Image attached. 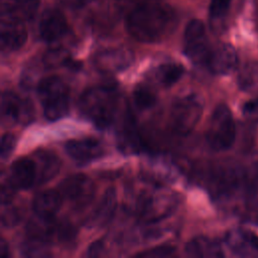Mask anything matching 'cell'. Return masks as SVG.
<instances>
[{
  "mask_svg": "<svg viewBox=\"0 0 258 258\" xmlns=\"http://www.w3.org/2000/svg\"><path fill=\"white\" fill-rule=\"evenodd\" d=\"M176 24L175 11L159 1L145 2L127 11L128 33L141 42H155L169 34Z\"/></svg>",
  "mask_w": 258,
  "mask_h": 258,
  "instance_id": "obj_1",
  "label": "cell"
},
{
  "mask_svg": "<svg viewBox=\"0 0 258 258\" xmlns=\"http://www.w3.org/2000/svg\"><path fill=\"white\" fill-rule=\"evenodd\" d=\"M82 114L100 128L108 127L114 120L118 106V93L113 86L87 89L80 98Z\"/></svg>",
  "mask_w": 258,
  "mask_h": 258,
  "instance_id": "obj_2",
  "label": "cell"
},
{
  "mask_svg": "<svg viewBox=\"0 0 258 258\" xmlns=\"http://www.w3.org/2000/svg\"><path fill=\"white\" fill-rule=\"evenodd\" d=\"M37 93L47 120L55 121L68 114L69 90L61 79L55 76L42 79L37 85Z\"/></svg>",
  "mask_w": 258,
  "mask_h": 258,
  "instance_id": "obj_3",
  "label": "cell"
},
{
  "mask_svg": "<svg viewBox=\"0 0 258 258\" xmlns=\"http://www.w3.org/2000/svg\"><path fill=\"white\" fill-rule=\"evenodd\" d=\"M203 101L201 97L189 94L177 98L170 109L169 124L171 129L179 134L190 133L203 115Z\"/></svg>",
  "mask_w": 258,
  "mask_h": 258,
  "instance_id": "obj_4",
  "label": "cell"
},
{
  "mask_svg": "<svg viewBox=\"0 0 258 258\" xmlns=\"http://www.w3.org/2000/svg\"><path fill=\"white\" fill-rule=\"evenodd\" d=\"M207 141L217 151L229 149L236 138V126L230 109L221 104L215 108L207 130Z\"/></svg>",
  "mask_w": 258,
  "mask_h": 258,
  "instance_id": "obj_5",
  "label": "cell"
},
{
  "mask_svg": "<svg viewBox=\"0 0 258 258\" xmlns=\"http://www.w3.org/2000/svg\"><path fill=\"white\" fill-rule=\"evenodd\" d=\"M177 205L174 194L164 188H157L143 195L138 202V211L141 220L146 224L160 222L171 214Z\"/></svg>",
  "mask_w": 258,
  "mask_h": 258,
  "instance_id": "obj_6",
  "label": "cell"
},
{
  "mask_svg": "<svg viewBox=\"0 0 258 258\" xmlns=\"http://www.w3.org/2000/svg\"><path fill=\"white\" fill-rule=\"evenodd\" d=\"M212 48L209 44L204 23L199 19L190 20L184 30V53L196 64L207 66Z\"/></svg>",
  "mask_w": 258,
  "mask_h": 258,
  "instance_id": "obj_7",
  "label": "cell"
},
{
  "mask_svg": "<svg viewBox=\"0 0 258 258\" xmlns=\"http://www.w3.org/2000/svg\"><path fill=\"white\" fill-rule=\"evenodd\" d=\"M95 189L93 180L83 173L71 175L59 184V192L62 198L78 208L88 205L93 200Z\"/></svg>",
  "mask_w": 258,
  "mask_h": 258,
  "instance_id": "obj_8",
  "label": "cell"
},
{
  "mask_svg": "<svg viewBox=\"0 0 258 258\" xmlns=\"http://www.w3.org/2000/svg\"><path fill=\"white\" fill-rule=\"evenodd\" d=\"M1 116L4 121L27 124L33 117L32 103L21 99L13 92H3L1 95Z\"/></svg>",
  "mask_w": 258,
  "mask_h": 258,
  "instance_id": "obj_9",
  "label": "cell"
},
{
  "mask_svg": "<svg viewBox=\"0 0 258 258\" xmlns=\"http://www.w3.org/2000/svg\"><path fill=\"white\" fill-rule=\"evenodd\" d=\"M27 39V30L24 21L1 15L0 44L2 51H13L19 49Z\"/></svg>",
  "mask_w": 258,
  "mask_h": 258,
  "instance_id": "obj_10",
  "label": "cell"
},
{
  "mask_svg": "<svg viewBox=\"0 0 258 258\" xmlns=\"http://www.w3.org/2000/svg\"><path fill=\"white\" fill-rule=\"evenodd\" d=\"M38 30L40 37L44 41L54 42L68 32L69 24L60 10L49 8L42 13Z\"/></svg>",
  "mask_w": 258,
  "mask_h": 258,
  "instance_id": "obj_11",
  "label": "cell"
},
{
  "mask_svg": "<svg viewBox=\"0 0 258 258\" xmlns=\"http://www.w3.org/2000/svg\"><path fill=\"white\" fill-rule=\"evenodd\" d=\"M134 59L131 50L125 48H112L99 52L95 56V64L102 72L115 73L128 68Z\"/></svg>",
  "mask_w": 258,
  "mask_h": 258,
  "instance_id": "obj_12",
  "label": "cell"
},
{
  "mask_svg": "<svg viewBox=\"0 0 258 258\" xmlns=\"http://www.w3.org/2000/svg\"><path fill=\"white\" fill-rule=\"evenodd\" d=\"M238 63V55L235 48L228 43L220 44L212 49L207 67L216 75H227L233 72Z\"/></svg>",
  "mask_w": 258,
  "mask_h": 258,
  "instance_id": "obj_13",
  "label": "cell"
},
{
  "mask_svg": "<svg viewBox=\"0 0 258 258\" xmlns=\"http://www.w3.org/2000/svg\"><path fill=\"white\" fill-rule=\"evenodd\" d=\"M67 153L77 161L88 162L104 154L102 143L94 138L74 139L66 143Z\"/></svg>",
  "mask_w": 258,
  "mask_h": 258,
  "instance_id": "obj_14",
  "label": "cell"
},
{
  "mask_svg": "<svg viewBox=\"0 0 258 258\" xmlns=\"http://www.w3.org/2000/svg\"><path fill=\"white\" fill-rule=\"evenodd\" d=\"M229 248L240 256H258V235L245 229H235L227 234Z\"/></svg>",
  "mask_w": 258,
  "mask_h": 258,
  "instance_id": "obj_15",
  "label": "cell"
},
{
  "mask_svg": "<svg viewBox=\"0 0 258 258\" xmlns=\"http://www.w3.org/2000/svg\"><path fill=\"white\" fill-rule=\"evenodd\" d=\"M36 164L32 157H21L10 167L9 179L17 188H28L36 184Z\"/></svg>",
  "mask_w": 258,
  "mask_h": 258,
  "instance_id": "obj_16",
  "label": "cell"
},
{
  "mask_svg": "<svg viewBox=\"0 0 258 258\" xmlns=\"http://www.w3.org/2000/svg\"><path fill=\"white\" fill-rule=\"evenodd\" d=\"M117 206V197L114 188H108L97 207L89 216L86 225L88 227H103L113 217Z\"/></svg>",
  "mask_w": 258,
  "mask_h": 258,
  "instance_id": "obj_17",
  "label": "cell"
},
{
  "mask_svg": "<svg viewBox=\"0 0 258 258\" xmlns=\"http://www.w3.org/2000/svg\"><path fill=\"white\" fill-rule=\"evenodd\" d=\"M32 158L36 164V184L44 183L52 179L58 173L60 160L52 152L40 150L35 152Z\"/></svg>",
  "mask_w": 258,
  "mask_h": 258,
  "instance_id": "obj_18",
  "label": "cell"
},
{
  "mask_svg": "<svg viewBox=\"0 0 258 258\" xmlns=\"http://www.w3.org/2000/svg\"><path fill=\"white\" fill-rule=\"evenodd\" d=\"M62 196L59 191L47 189L38 192L32 201V209L36 215L54 217L62 204Z\"/></svg>",
  "mask_w": 258,
  "mask_h": 258,
  "instance_id": "obj_19",
  "label": "cell"
},
{
  "mask_svg": "<svg viewBox=\"0 0 258 258\" xmlns=\"http://www.w3.org/2000/svg\"><path fill=\"white\" fill-rule=\"evenodd\" d=\"M38 6L39 0H1V15L25 21L34 17Z\"/></svg>",
  "mask_w": 258,
  "mask_h": 258,
  "instance_id": "obj_20",
  "label": "cell"
},
{
  "mask_svg": "<svg viewBox=\"0 0 258 258\" xmlns=\"http://www.w3.org/2000/svg\"><path fill=\"white\" fill-rule=\"evenodd\" d=\"M118 140L120 149L124 152H138L143 147L141 137L139 136L135 122L130 114H127L124 119L122 129L118 135Z\"/></svg>",
  "mask_w": 258,
  "mask_h": 258,
  "instance_id": "obj_21",
  "label": "cell"
},
{
  "mask_svg": "<svg viewBox=\"0 0 258 258\" xmlns=\"http://www.w3.org/2000/svg\"><path fill=\"white\" fill-rule=\"evenodd\" d=\"M185 252L190 257H222L224 253L221 245L208 237L199 236L187 242Z\"/></svg>",
  "mask_w": 258,
  "mask_h": 258,
  "instance_id": "obj_22",
  "label": "cell"
},
{
  "mask_svg": "<svg viewBox=\"0 0 258 258\" xmlns=\"http://www.w3.org/2000/svg\"><path fill=\"white\" fill-rule=\"evenodd\" d=\"M58 224L53 217H43L35 214V217L31 218L26 226L28 237L49 241L50 238L56 236Z\"/></svg>",
  "mask_w": 258,
  "mask_h": 258,
  "instance_id": "obj_23",
  "label": "cell"
},
{
  "mask_svg": "<svg viewBox=\"0 0 258 258\" xmlns=\"http://www.w3.org/2000/svg\"><path fill=\"white\" fill-rule=\"evenodd\" d=\"M184 69L178 63H164L155 71V78L159 85L170 87L175 84L183 75Z\"/></svg>",
  "mask_w": 258,
  "mask_h": 258,
  "instance_id": "obj_24",
  "label": "cell"
},
{
  "mask_svg": "<svg viewBox=\"0 0 258 258\" xmlns=\"http://www.w3.org/2000/svg\"><path fill=\"white\" fill-rule=\"evenodd\" d=\"M238 84L244 91L258 89V62H249L244 66L239 73Z\"/></svg>",
  "mask_w": 258,
  "mask_h": 258,
  "instance_id": "obj_25",
  "label": "cell"
},
{
  "mask_svg": "<svg viewBox=\"0 0 258 258\" xmlns=\"http://www.w3.org/2000/svg\"><path fill=\"white\" fill-rule=\"evenodd\" d=\"M21 254L25 257H48L50 256L49 249H48V242L37 239V238H32L28 237V239L23 242L21 246Z\"/></svg>",
  "mask_w": 258,
  "mask_h": 258,
  "instance_id": "obj_26",
  "label": "cell"
},
{
  "mask_svg": "<svg viewBox=\"0 0 258 258\" xmlns=\"http://www.w3.org/2000/svg\"><path fill=\"white\" fill-rule=\"evenodd\" d=\"M133 100L137 108L144 110L152 107L155 104L156 96L150 88L139 85L134 90Z\"/></svg>",
  "mask_w": 258,
  "mask_h": 258,
  "instance_id": "obj_27",
  "label": "cell"
},
{
  "mask_svg": "<svg viewBox=\"0 0 258 258\" xmlns=\"http://www.w3.org/2000/svg\"><path fill=\"white\" fill-rule=\"evenodd\" d=\"M69 53L62 48H52L47 51L43 57V63L46 68L52 69L58 66H67L70 60Z\"/></svg>",
  "mask_w": 258,
  "mask_h": 258,
  "instance_id": "obj_28",
  "label": "cell"
},
{
  "mask_svg": "<svg viewBox=\"0 0 258 258\" xmlns=\"http://www.w3.org/2000/svg\"><path fill=\"white\" fill-rule=\"evenodd\" d=\"M231 5V0H211L209 15L212 22H221L227 16Z\"/></svg>",
  "mask_w": 258,
  "mask_h": 258,
  "instance_id": "obj_29",
  "label": "cell"
},
{
  "mask_svg": "<svg viewBox=\"0 0 258 258\" xmlns=\"http://www.w3.org/2000/svg\"><path fill=\"white\" fill-rule=\"evenodd\" d=\"M4 205L5 206L2 205L1 223L5 227H11L19 221L20 215L18 211L15 208L9 206V204H4Z\"/></svg>",
  "mask_w": 258,
  "mask_h": 258,
  "instance_id": "obj_30",
  "label": "cell"
},
{
  "mask_svg": "<svg viewBox=\"0 0 258 258\" xmlns=\"http://www.w3.org/2000/svg\"><path fill=\"white\" fill-rule=\"evenodd\" d=\"M175 252V247L170 245L157 246L142 253H138L136 256L139 257H169Z\"/></svg>",
  "mask_w": 258,
  "mask_h": 258,
  "instance_id": "obj_31",
  "label": "cell"
},
{
  "mask_svg": "<svg viewBox=\"0 0 258 258\" xmlns=\"http://www.w3.org/2000/svg\"><path fill=\"white\" fill-rule=\"evenodd\" d=\"M16 145V137L11 133H5L1 138V159H7L13 152Z\"/></svg>",
  "mask_w": 258,
  "mask_h": 258,
  "instance_id": "obj_32",
  "label": "cell"
},
{
  "mask_svg": "<svg viewBox=\"0 0 258 258\" xmlns=\"http://www.w3.org/2000/svg\"><path fill=\"white\" fill-rule=\"evenodd\" d=\"M17 187L8 178H3L1 182V204H10L15 196V190Z\"/></svg>",
  "mask_w": 258,
  "mask_h": 258,
  "instance_id": "obj_33",
  "label": "cell"
},
{
  "mask_svg": "<svg viewBox=\"0 0 258 258\" xmlns=\"http://www.w3.org/2000/svg\"><path fill=\"white\" fill-rule=\"evenodd\" d=\"M243 114L250 121H258V94L244 104Z\"/></svg>",
  "mask_w": 258,
  "mask_h": 258,
  "instance_id": "obj_34",
  "label": "cell"
},
{
  "mask_svg": "<svg viewBox=\"0 0 258 258\" xmlns=\"http://www.w3.org/2000/svg\"><path fill=\"white\" fill-rule=\"evenodd\" d=\"M76 236V231L73 227V225L63 222L58 224L57 226V232H56V237L58 238L59 241L61 242H70L74 239Z\"/></svg>",
  "mask_w": 258,
  "mask_h": 258,
  "instance_id": "obj_35",
  "label": "cell"
},
{
  "mask_svg": "<svg viewBox=\"0 0 258 258\" xmlns=\"http://www.w3.org/2000/svg\"><path fill=\"white\" fill-rule=\"evenodd\" d=\"M104 253H105V250H104L103 243L101 241H95L88 248L86 256H89V257H99V256H103Z\"/></svg>",
  "mask_w": 258,
  "mask_h": 258,
  "instance_id": "obj_36",
  "label": "cell"
},
{
  "mask_svg": "<svg viewBox=\"0 0 258 258\" xmlns=\"http://www.w3.org/2000/svg\"><path fill=\"white\" fill-rule=\"evenodd\" d=\"M150 1H158V0H118L119 5L121 8H125L127 11L130 9L134 8L137 5H140L145 2H150Z\"/></svg>",
  "mask_w": 258,
  "mask_h": 258,
  "instance_id": "obj_37",
  "label": "cell"
},
{
  "mask_svg": "<svg viewBox=\"0 0 258 258\" xmlns=\"http://www.w3.org/2000/svg\"><path fill=\"white\" fill-rule=\"evenodd\" d=\"M9 255H10V253H9L8 244L6 243V241L4 239H1V241H0V256L2 258H4V257H8Z\"/></svg>",
  "mask_w": 258,
  "mask_h": 258,
  "instance_id": "obj_38",
  "label": "cell"
},
{
  "mask_svg": "<svg viewBox=\"0 0 258 258\" xmlns=\"http://www.w3.org/2000/svg\"><path fill=\"white\" fill-rule=\"evenodd\" d=\"M67 5H70L72 7H80L82 5H85L90 0H62Z\"/></svg>",
  "mask_w": 258,
  "mask_h": 258,
  "instance_id": "obj_39",
  "label": "cell"
}]
</instances>
